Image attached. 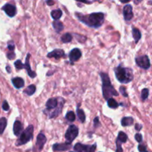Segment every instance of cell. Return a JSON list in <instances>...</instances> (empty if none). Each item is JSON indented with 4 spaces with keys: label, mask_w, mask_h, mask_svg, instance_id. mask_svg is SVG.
Wrapping results in <instances>:
<instances>
[{
    "label": "cell",
    "mask_w": 152,
    "mask_h": 152,
    "mask_svg": "<svg viewBox=\"0 0 152 152\" xmlns=\"http://www.w3.org/2000/svg\"><path fill=\"white\" fill-rule=\"evenodd\" d=\"M114 72L117 79L121 83H129L133 80L134 74L132 68L117 66L114 68Z\"/></svg>",
    "instance_id": "4"
},
{
    "label": "cell",
    "mask_w": 152,
    "mask_h": 152,
    "mask_svg": "<svg viewBox=\"0 0 152 152\" xmlns=\"http://www.w3.org/2000/svg\"><path fill=\"white\" fill-rule=\"evenodd\" d=\"M15 68L17 70H21L22 68H24V64H22V62L20 60H16L14 63Z\"/></svg>",
    "instance_id": "30"
},
{
    "label": "cell",
    "mask_w": 152,
    "mask_h": 152,
    "mask_svg": "<svg viewBox=\"0 0 152 152\" xmlns=\"http://www.w3.org/2000/svg\"><path fill=\"white\" fill-rule=\"evenodd\" d=\"M132 34H133V38L134 39L135 42L137 43L139 40L141 39V33L137 28H134L132 30Z\"/></svg>",
    "instance_id": "21"
},
{
    "label": "cell",
    "mask_w": 152,
    "mask_h": 152,
    "mask_svg": "<svg viewBox=\"0 0 152 152\" xmlns=\"http://www.w3.org/2000/svg\"><path fill=\"white\" fill-rule=\"evenodd\" d=\"M82 56V52L80 49L74 48L69 53V59L71 64H74V62L79 60Z\"/></svg>",
    "instance_id": "12"
},
{
    "label": "cell",
    "mask_w": 152,
    "mask_h": 152,
    "mask_svg": "<svg viewBox=\"0 0 152 152\" xmlns=\"http://www.w3.org/2000/svg\"><path fill=\"white\" fill-rule=\"evenodd\" d=\"M2 10L10 17H13L16 14V7L13 4H6L3 6Z\"/></svg>",
    "instance_id": "11"
},
{
    "label": "cell",
    "mask_w": 152,
    "mask_h": 152,
    "mask_svg": "<svg viewBox=\"0 0 152 152\" xmlns=\"http://www.w3.org/2000/svg\"><path fill=\"white\" fill-rule=\"evenodd\" d=\"M6 126H7V119L5 117H1L0 119V134H3Z\"/></svg>",
    "instance_id": "26"
},
{
    "label": "cell",
    "mask_w": 152,
    "mask_h": 152,
    "mask_svg": "<svg viewBox=\"0 0 152 152\" xmlns=\"http://www.w3.org/2000/svg\"><path fill=\"white\" fill-rule=\"evenodd\" d=\"M72 39V35H71V34H69V33H66V34H63V35L62 36V37H61V40H62V42L63 43L70 42H71Z\"/></svg>",
    "instance_id": "24"
},
{
    "label": "cell",
    "mask_w": 152,
    "mask_h": 152,
    "mask_svg": "<svg viewBox=\"0 0 152 152\" xmlns=\"http://www.w3.org/2000/svg\"><path fill=\"white\" fill-rule=\"evenodd\" d=\"M22 131H23V126H22V123L19 120H16L13 124V134L16 136H19L20 134H22Z\"/></svg>",
    "instance_id": "16"
},
{
    "label": "cell",
    "mask_w": 152,
    "mask_h": 152,
    "mask_svg": "<svg viewBox=\"0 0 152 152\" xmlns=\"http://www.w3.org/2000/svg\"><path fill=\"white\" fill-rule=\"evenodd\" d=\"M148 4H152V1H148Z\"/></svg>",
    "instance_id": "42"
},
{
    "label": "cell",
    "mask_w": 152,
    "mask_h": 152,
    "mask_svg": "<svg viewBox=\"0 0 152 152\" xmlns=\"http://www.w3.org/2000/svg\"><path fill=\"white\" fill-rule=\"evenodd\" d=\"M7 57L9 59H13L15 57H16V54L13 51H10L9 53H7Z\"/></svg>",
    "instance_id": "35"
},
{
    "label": "cell",
    "mask_w": 152,
    "mask_h": 152,
    "mask_svg": "<svg viewBox=\"0 0 152 152\" xmlns=\"http://www.w3.org/2000/svg\"><path fill=\"white\" fill-rule=\"evenodd\" d=\"M117 140L120 142V143H125L126 141L128 140V136L126 133L123 132H120L118 134V137H117Z\"/></svg>",
    "instance_id": "22"
},
{
    "label": "cell",
    "mask_w": 152,
    "mask_h": 152,
    "mask_svg": "<svg viewBox=\"0 0 152 152\" xmlns=\"http://www.w3.org/2000/svg\"><path fill=\"white\" fill-rule=\"evenodd\" d=\"M34 136V126L32 125H30L28 127L25 131H23L22 134H21L20 137L19 139L16 141V145L17 146H20V145H25L27 142L31 140Z\"/></svg>",
    "instance_id": "5"
},
{
    "label": "cell",
    "mask_w": 152,
    "mask_h": 152,
    "mask_svg": "<svg viewBox=\"0 0 152 152\" xmlns=\"http://www.w3.org/2000/svg\"><path fill=\"white\" fill-rule=\"evenodd\" d=\"M101 79L102 82V94L105 99L108 100L109 99L112 98L113 96H118V92L114 89V86L111 85V80L108 74L105 73H100Z\"/></svg>",
    "instance_id": "3"
},
{
    "label": "cell",
    "mask_w": 152,
    "mask_h": 152,
    "mask_svg": "<svg viewBox=\"0 0 152 152\" xmlns=\"http://www.w3.org/2000/svg\"><path fill=\"white\" fill-rule=\"evenodd\" d=\"M76 16L80 22H83L88 27L94 28H97L102 26L104 22V18H105L104 13H101V12L93 13L88 15H83L81 13H77Z\"/></svg>",
    "instance_id": "1"
},
{
    "label": "cell",
    "mask_w": 152,
    "mask_h": 152,
    "mask_svg": "<svg viewBox=\"0 0 152 152\" xmlns=\"http://www.w3.org/2000/svg\"><path fill=\"white\" fill-rule=\"evenodd\" d=\"M79 134V129L74 125H71L68 127L66 133H65V137L66 140V142L71 144V142L76 139Z\"/></svg>",
    "instance_id": "6"
},
{
    "label": "cell",
    "mask_w": 152,
    "mask_h": 152,
    "mask_svg": "<svg viewBox=\"0 0 152 152\" xmlns=\"http://www.w3.org/2000/svg\"><path fill=\"white\" fill-rule=\"evenodd\" d=\"M6 69H7V72L8 73H10V68L9 66H7L6 67Z\"/></svg>",
    "instance_id": "41"
},
{
    "label": "cell",
    "mask_w": 152,
    "mask_h": 152,
    "mask_svg": "<svg viewBox=\"0 0 152 152\" xmlns=\"http://www.w3.org/2000/svg\"><path fill=\"white\" fill-rule=\"evenodd\" d=\"M135 140H136L138 142H142V134H139V133L136 134H135Z\"/></svg>",
    "instance_id": "34"
},
{
    "label": "cell",
    "mask_w": 152,
    "mask_h": 152,
    "mask_svg": "<svg viewBox=\"0 0 152 152\" xmlns=\"http://www.w3.org/2000/svg\"><path fill=\"white\" fill-rule=\"evenodd\" d=\"M7 48L10 50V51H13L15 49V45L13 41H10L7 43Z\"/></svg>",
    "instance_id": "31"
},
{
    "label": "cell",
    "mask_w": 152,
    "mask_h": 152,
    "mask_svg": "<svg viewBox=\"0 0 152 152\" xmlns=\"http://www.w3.org/2000/svg\"><path fill=\"white\" fill-rule=\"evenodd\" d=\"M96 145L94 144L92 145H83L82 143H77L74 147V151L77 152H94L96 150Z\"/></svg>",
    "instance_id": "8"
},
{
    "label": "cell",
    "mask_w": 152,
    "mask_h": 152,
    "mask_svg": "<svg viewBox=\"0 0 152 152\" xmlns=\"http://www.w3.org/2000/svg\"><path fill=\"white\" fill-rule=\"evenodd\" d=\"M52 25H53V28H54V30L56 31V33L61 32V31L64 29L63 24L61 22H59V21H54V22H53V23H52Z\"/></svg>",
    "instance_id": "19"
},
{
    "label": "cell",
    "mask_w": 152,
    "mask_h": 152,
    "mask_svg": "<svg viewBox=\"0 0 152 152\" xmlns=\"http://www.w3.org/2000/svg\"><path fill=\"white\" fill-rule=\"evenodd\" d=\"M65 118L69 122H74L76 120V115L73 111H68L66 114Z\"/></svg>",
    "instance_id": "28"
},
{
    "label": "cell",
    "mask_w": 152,
    "mask_h": 152,
    "mask_svg": "<svg viewBox=\"0 0 152 152\" xmlns=\"http://www.w3.org/2000/svg\"><path fill=\"white\" fill-rule=\"evenodd\" d=\"M9 108H10V107H9V105L8 103H7V101H4V102H3L2 104V109L4 110V111H8Z\"/></svg>",
    "instance_id": "37"
},
{
    "label": "cell",
    "mask_w": 152,
    "mask_h": 152,
    "mask_svg": "<svg viewBox=\"0 0 152 152\" xmlns=\"http://www.w3.org/2000/svg\"><path fill=\"white\" fill-rule=\"evenodd\" d=\"M46 141H47V139H46V137L45 136L44 134H39L37 138V143H36L35 147H34V151L38 152L42 151Z\"/></svg>",
    "instance_id": "9"
},
{
    "label": "cell",
    "mask_w": 152,
    "mask_h": 152,
    "mask_svg": "<svg viewBox=\"0 0 152 152\" xmlns=\"http://www.w3.org/2000/svg\"><path fill=\"white\" fill-rule=\"evenodd\" d=\"M36 92V86L34 85H30L24 91V93L26 94L28 96H32Z\"/></svg>",
    "instance_id": "23"
},
{
    "label": "cell",
    "mask_w": 152,
    "mask_h": 152,
    "mask_svg": "<svg viewBox=\"0 0 152 152\" xmlns=\"http://www.w3.org/2000/svg\"><path fill=\"white\" fill-rule=\"evenodd\" d=\"M142 125H140V124H136L135 125V129H136L137 131H138V132H140V131L141 130V129H142Z\"/></svg>",
    "instance_id": "39"
},
{
    "label": "cell",
    "mask_w": 152,
    "mask_h": 152,
    "mask_svg": "<svg viewBox=\"0 0 152 152\" xmlns=\"http://www.w3.org/2000/svg\"><path fill=\"white\" fill-rule=\"evenodd\" d=\"M134 123V119L131 117H123L121 120L122 126L126 127V126H131L133 125Z\"/></svg>",
    "instance_id": "18"
},
{
    "label": "cell",
    "mask_w": 152,
    "mask_h": 152,
    "mask_svg": "<svg viewBox=\"0 0 152 152\" xmlns=\"http://www.w3.org/2000/svg\"><path fill=\"white\" fill-rule=\"evenodd\" d=\"M120 92L123 94V96H125V97H128V93L127 91H126V88L123 87V86H121V87L120 88Z\"/></svg>",
    "instance_id": "32"
},
{
    "label": "cell",
    "mask_w": 152,
    "mask_h": 152,
    "mask_svg": "<svg viewBox=\"0 0 152 152\" xmlns=\"http://www.w3.org/2000/svg\"><path fill=\"white\" fill-rule=\"evenodd\" d=\"M30 57H31V54L28 53L26 56V59H25V63L24 64V68L26 69L28 74L31 78H34V77H37V74L31 70V65H30Z\"/></svg>",
    "instance_id": "13"
},
{
    "label": "cell",
    "mask_w": 152,
    "mask_h": 152,
    "mask_svg": "<svg viewBox=\"0 0 152 152\" xmlns=\"http://www.w3.org/2000/svg\"><path fill=\"white\" fill-rule=\"evenodd\" d=\"M123 16L126 21H130L133 18V7L131 4H126L123 7Z\"/></svg>",
    "instance_id": "10"
},
{
    "label": "cell",
    "mask_w": 152,
    "mask_h": 152,
    "mask_svg": "<svg viewBox=\"0 0 152 152\" xmlns=\"http://www.w3.org/2000/svg\"><path fill=\"white\" fill-rule=\"evenodd\" d=\"M136 63L140 68H143V69L147 70L150 68L151 66V63H150L149 58L146 55H143V56H138L135 59Z\"/></svg>",
    "instance_id": "7"
},
{
    "label": "cell",
    "mask_w": 152,
    "mask_h": 152,
    "mask_svg": "<svg viewBox=\"0 0 152 152\" xmlns=\"http://www.w3.org/2000/svg\"><path fill=\"white\" fill-rule=\"evenodd\" d=\"M116 145H117V149L116 152H123V148H122V143L116 140Z\"/></svg>",
    "instance_id": "33"
},
{
    "label": "cell",
    "mask_w": 152,
    "mask_h": 152,
    "mask_svg": "<svg viewBox=\"0 0 152 152\" xmlns=\"http://www.w3.org/2000/svg\"><path fill=\"white\" fill-rule=\"evenodd\" d=\"M47 4H54V1H47Z\"/></svg>",
    "instance_id": "40"
},
{
    "label": "cell",
    "mask_w": 152,
    "mask_h": 152,
    "mask_svg": "<svg viewBox=\"0 0 152 152\" xmlns=\"http://www.w3.org/2000/svg\"><path fill=\"white\" fill-rule=\"evenodd\" d=\"M77 114L78 116V118L80 120V121L81 123H85V121H86V114H85L84 111L82 109H80L79 108H77Z\"/></svg>",
    "instance_id": "25"
},
{
    "label": "cell",
    "mask_w": 152,
    "mask_h": 152,
    "mask_svg": "<svg viewBox=\"0 0 152 152\" xmlns=\"http://www.w3.org/2000/svg\"><path fill=\"white\" fill-rule=\"evenodd\" d=\"M70 152H74V151H70Z\"/></svg>",
    "instance_id": "43"
},
{
    "label": "cell",
    "mask_w": 152,
    "mask_h": 152,
    "mask_svg": "<svg viewBox=\"0 0 152 152\" xmlns=\"http://www.w3.org/2000/svg\"><path fill=\"white\" fill-rule=\"evenodd\" d=\"M65 52L62 49H55L53 51L50 52L48 54V58H55L56 59H59L62 57H65Z\"/></svg>",
    "instance_id": "15"
},
{
    "label": "cell",
    "mask_w": 152,
    "mask_h": 152,
    "mask_svg": "<svg viewBox=\"0 0 152 152\" xmlns=\"http://www.w3.org/2000/svg\"><path fill=\"white\" fill-rule=\"evenodd\" d=\"M12 83H13L14 87L17 89L21 88L25 85V82H24L23 79H22L21 77H15V78L12 79Z\"/></svg>",
    "instance_id": "17"
},
{
    "label": "cell",
    "mask_w": 152,
    "mask_h": 152,
    "mask_svg": "<svg viewBox=\"0 0 152 152\" xmlns=\"http://www.w3.org/2000/svg\"><path fill=\"white\" fill-rule=\"evenodd\" d=\"M65 100L62 97L50 98L46 102V109L50 118H55L61 113Z\"/></svg>",
    "instance_id": "2"
},
{
    "label": "cell",
    "mask_w": 152,
    "mask_h": 152,
    "mask_svg": "<svg viewBox=\"0 0 152 152\" xmlns=\"http://www.w3.org/2000/svg\"><path fill=\"white\" fill-rule=\"evenodd\" d=\"M94 124L95 127H98V126L100 125V123H99V118H98L97 117H96V118L94 120Z\"/></svg>",
    "instance_id": "38"
},
{
    "label": "cell",
    "mask_w": 152,
    "mask_h": 152,
    "mask_svg": "<svg viewBox=\"0 0 152 152\" xmlns=\"http://www.w3.org/2000/svg\"><path fill=\"white\" fill-rule=\"evenodd\" d=\"M145 152H148V151H145Z\"/></svg>",
    "instance_id": "44"
},
{
    "label": "cell",
    "mask_w": 152,
    "mask_h": 152,
    "mask_svg": "<svg viewBox=\"0 0 152 152\" xmlns=\"http://www.w3.org/2000/svg\"><path fill=\"white\" fill-rule=\"evenodd\" d=\"M148 94H149V91H148V88L142 89V93H141V98H142V100L145 101L148 98Z\"/></svg>",
    "instance_id": "29"
},
{
    "label": "cell",
    "mask_w": 152,
    "mask_h": 152,
    "mask_svg": "<svg viewBox=\"0 0 152 152\" xmlns=\"http://www.w3.org/2000/svg\"><path fill=\"white\" fill-rule=\"evenodd\" d=\"M50 15H51L52 18L55 19V21H58L62 16V12L60 9H56V10H52Z\"/></svg>",
    "instance_id": "20"
},
{
    "label": "cell",
    "mask_w": 152,
    "mask_h": 152,
    "mask_svg": "<svg viewBox=\"0 0 152 152\" xmlns=\"http://www.w3.org/2000/svg\"><path fill=\"white\" fill-rule=\"evenodd\" d=\"M107 102H108V107L111 108H113V109L117 108L119 106V104L117 103V101H116L114 99H113V98H111V99H108V100L107 101Z\"/></svg>",
    "instance_id": "27"
},
{
    "label": "cell",
    "mask_w": 152,
    "mask_h": 152,
    "mask_svg": "<svg viewBox=\"0 0 152 152\" xmlns=\"http://www.w3.org/2000/svg\"><path fill=\"white\" fill-rule=\"evenodd\" d=\"M138 150L140 152H145L146 151V146L145 145L140 144V145H138Z\"/></svg>",
    "instance_id": "36"
},
{
    "label": "cell",
    "mask_w": 152,
    "mask_h": 152,
    "mask_svg": "<svg viewBox=\"0 0 152 152\" xmlns=\"http://www.w3.org/2000/svg\"><path fill=\"white\" fill-rule=\"evenodd\" d=\"M71 144L65 142V143H55L53 145V150L54 151H64L71 148Z\"/></svg>",
    "instance_id": "14"
}]
</instances>
